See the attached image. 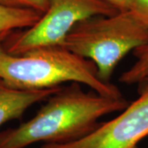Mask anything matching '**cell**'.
Returning <instances> with one entry per match:
<instances>
[{
	"mask_svg": "<svg viewBox=\"0 0 148 148\" xmlns=\"http://www.w3.org/2000/svg\"><path fill=\"white\" fill-rule=\"evenodd\" d=\"M119 11H127L132 0H103Z\"/></svg>",
	"mask_w": 148,
	"mask_h": 148,
	"instance_id": "8fae6325",
	"label": "cell"
},
{
	"mask_svg": "<svg viewBox=\"0 0 148 148\" xmlns=\"http://www.w3.org/2000/svg\"><path fill=\"white\" fill-rule=\"evenodd\" d=\"M119 12L103 0H48L47 9L39 21L25 30L7 32L3 46L12 54H22L39 48L61 47L77 23Z\"/></svg>",
	"mask_w": 148,
	"mask_h": 148,
	"instance_id": "277c9868",
	"label": "cell"
},
{
	"mask_svg": "<svg viewBox=\"0 0 148 148\" xmlns=\"http://www.w3.org/2000/svg\"><path fill=\"white\" fill-rule=\"evenodd\" d=\"M127 11L148 30V0H132Z\"/></svg>",
	"mask_w": 148,
	"mask_h": 148,
	"instance_id": "30bf717a",
	"label": "cell"
},
{
	"mask_svg": "<svg viewBox=\"0 0 148 148\" xmlns=\"http://www.w3.org/2000/svg\"><path fill=\"white\" fill-rule=\"evenodd\" d=\"M0 5L32 9L43 14L47 9L48 0H0Z\"/></svg>",
	"mask_w": 148,
	"mask_h": 148,
	"instance_id": "9c48e42d",
	"label": "cell"
},
{
	"mask_svg": "<svg viewBox=\"0 0 148 148\" xmlns=\"http://www.w3.org/2000/svg\"><path fill=\"white\" fill-rule=\"evenodd\" d=\"M148 44V30L129 11L97 16L74 26L61 47L92 61L99 78L106 83L118 64L130 51Z\"/></svg>",
	"mask_w": 148,
	"mask_h": 148,
	"instance_id": "3957f363",
	"label": "cell"
},
{
	"mask_svg": "<svg viewBox=\"0 0 148 148\" xmlns=\"http://www.w3.org/2000/svg\"><path fill=\"white\" fill-rule=\"evenodd\" d=\"M41 16V13L32 9L0 5V33L29 28Z\"/></svg>",
	"mask_w": 148,
	"mask_h": 148,
	"instance_id": "52a82bcc",
	"label": "cell"
},
{
	"mask_svg": "<svg viewBox=\"0 0 148 148\" xmlns=\"http://www.w3.org/2000/svg\"><path fill=\"white\" fill-rule=\"evenodd\" d=\"M7 32L0 33V80L8 86L40 90L59 86L64 82H77L100 95L123 97L115 85L99 78L92 61L63 47L39 48L22 54L8 53L3 46Z\"/></svg>",
	"mask_w": 148,
	"mask_h": 148,
	"instance_id": "7a4b0ae2",
	"label": "cell"
},
{
	"mask_svg": "<svg viewBox=\"0 0 148 148\" xmlns=\"http://www.w3.org/2000/svg\"><path fill=\"white\" fill-rule=\"evenodd\" d=\"M137 60L131 68L123 72L119 82L127 85L144 84L148 82V44L133 50Z\"/></svg>",
	"mask_w": 148,
	"mask_h": 148,
	"instance_id": "ba28073f",
	"label": "cell"
},
{
	"mask_svg": "<svg viewBox=\"0 0 148 148\" xmlns=\"http://www.w3.org/2000/svg\"><path fill=\"white\" fill-rule=\"evenodd\" d=\"M61 89V86L40 90H21L8 86L0 80V127L7 122L21 119L24 113Z\"/></svg>",
	"mask_w": 148,
	"mask_h": 148,
	"instance_id": "8992f818",
	"label": "cell"
},
{
	"mask_svg": "<svg viewBox=\"0 0 148 148\" xmlns=\"http://www.w3.org/2000/svg\"><path fill=\"white\" fill-rule=\"evenodd\" d=\"M124 97L112 98L92 90L85 92L72 82L49 96L46 104L30 120L0 132V148H27L45 143L63 144L93 132L106 114L123 111L129 105Z\"/></svg>",
	"mask_w": 148,
	"mask_h": 148,
	"instance_id": "6da1fadb",
	"label": "cell"
},
{
	"mask_svg": "<svg viewBox=\"0 0 148 148\" xmlns=\"http://www.w3.org/2000/svg\"><path fill=\"white\" fill-rule=\"evenodd\" d=\"M141 86L136 101L114 119L101 123L90 134L71 143H45L40 148H138L148 136V82Z\"/></svg>",
	"mask_w": 148,
	"mask_h": 148,
	"instance_id": "5b68a950",
	"label": "cell"
}]
</instances>
